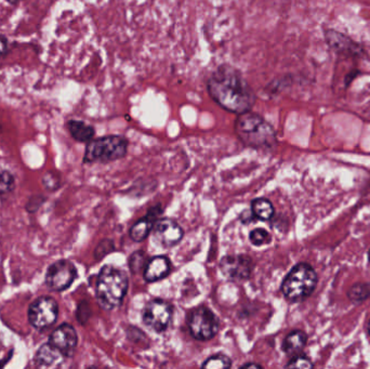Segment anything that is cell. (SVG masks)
<instances>
[{
  "label": "cell",
  "instance_id": "8d00e7d4",
  "mask_svg": "<svg viewBox=\"0 0 370 369\" xmlns=\"http://www.w3.org/2000/svg\"><path fill=\"white\" fill-rule=\"evenodd\" d=\"M0 128H1V127H0Z\"/></svg>",
  "mask_w": 370,
  "mask_h": 369
},
{
  "label": "cell",
  "instance_id": "277c9868",
  "mask_svg": "<svg viewBox=\"0 0 370 369\" xmlns=\"http://www.w3.org/2000/svg\"><path fill=\"white\" fill-rule=\"evenodd\" d=\"M318 277L308 263H298L292 269L282 284V293L292 302L304 300L313 294Z\"/></svg>",
  "mask_w": 370,
  "mask_h": 369
},
{
  "label": "cell",
  "instance_id": "8fae6325",
  "mask_svg": "<svg viewBox=\"0 0 370 369\" xmlns=\"http://www.w3.org/2000/svg\"><path fill=\"white\" fill-rule=\"evenodd\" d=\"M182 227L178 222L165 218L157 220L153 225V236L155 241L163 248H171L180 243L183 237Z\"/></svg>",
  "mask_w": 370,
  "mask_h": 369
},
{
  "label": "cell",
  "instance_id": "d6986e66",
  "mask_svg": "<svg viewBox=\"0 0 370 369\" xmlns=\"http://www.w3.org/2000/svg\"><path fill=\"white\" fill-rule=\"evenodd\" d=\"M252 211L258 220L270 221L273 218L275 209H274L273 203H270L268 199H256L252 201Z\"/></svg>",
  "mask_w": 370,
  "mask_h": 369
},
{
  "label": "cell",
  "instance_id": "83f0119b",
  "mask_svg": "<svg viewBox=\"0 0 370 369\" xmlns=\"http://www.w3.org/2000/svg\"><path fill=\"white\" fill-rule=\"evenodd\" d=\"M91 315V311L90 308H89L88 303L85 302H81L78 305V309H77V320H78V322L81 323V324H85V323L88 322L89 318H90Z\"/></svg>",
  "mask_w": 370,
  "mask_h": 369
},
{
  "label": "cell",
  "instance_id": "3957f363",
  "mask_svg": "<svg viewBox=\"0 0 370 369\" xmlns=\"http://www.w3.org/2000/svg\"><path fill=\"white\" fill-rule=\"evenodd\" d=\"M129 279L126 273L113 265H105L97 275L95 296L104 310H114L123 304Z\"/></svg>",
  "mask_w": 370,
  "mask_h": 369
},
{
  "label": "cell",
  "instance_id": "ac0fdd59",
  "mask_svg": "<svg viewBox=\"0 0 370 369\" xmlns=\"http://www.w3.org/2000/svg\"><path fill=\"white\" fill-rule=\"evenodd\" d=\"M308 336L302 330H294L289 333L282 342V351L286 354L296 355L306 348Z\"/></svg>",
  "mask_w": 370,
  "mask_h": 369
},
{
  "label": "cell",
  "instance_id": "e0dca14e",
  "mask_svg": "<svg viewBox=\"0 0 370 369\" xmlns=\"http://www.w3.org/2000/svg\"><path fill=\"white\" fill-rule=\"evenodd\" d=\"M67 130L71 133V137L76 140L77 142L88 143L95 137V129L93 126L83 121L71 119L67 123Z\"/></svg>",
  "mask_w": 370,
  "mask_h": 369
},
{
  "label": "cell",
  "instance_id": "d590c367",
  "mask_svg": "<svg viewBox=\"0 0 370 369\" xmlns=\"http://www.w3.org/2000/svg\"><path fill=\"white\" fill-rule=\"evenodd\" d=\"M368 259H369V262H370V250H369V253H368Z\"/></svg>",
  "mask_w": 370,
  "mask_h": 369
},
{
  "label": "cell",
  "instance_id": "30bf717a",
  "mask_svg": "<svg viewBox=\"0 0 370 369\" xmlns=\"http://www.w3.org/2000/svg\"><path fill=\"white\" fill-rule=\"evenodd\" d=\"M221 272L233 282H242L249 279L254 270V261L247 255H228L221 259Z\"/></svg>",
  "mask_w": 370,
  "mask_h": 369
},
{
  "label": "cell",
  "instance_id": "484cf974",
  "mask_svg": "<svg viewBox=\"0 0 370 369\" xmlns=\"http://www.w3.org/2000/svg\"><path fill=\"white\" fill-rule=\"evenodd\" d=\"M43 184L48 191H55L61 185V179L57 173L49 171L43 177Z\"/></svg>",
  "mask_w": 370,
  "mask_h": 369
},
{
  "label": "cell",
  "instance_id": "603a6c76",
  "mask_svg": "<svg viewBox=\"0 0 370 369\" xmlns=\"http://www.w3.org/2000/svg\"><path fill=\"white\" fill-rule=\"evenodd\" d=\"M249 239L252 241V244L256 247L264 246V245L270 244L272 241L270 233L264 229H256V230L252 231L249 234Z\"/></svg>",
  "mask_w": 370,
  "mask_h": 369
},
{
  "label": "cell",
  "instance_id": "ffe728a7",
  "mask_svg": "<svg viewBox=\"0 0 370 369\" xmlns=\"http://www.w3.org/2000/svg\"><path fill=\"white\" fill-rule=\"evenodd\" d=\"M348 297L354 303H362L370 297L369 283H356L349 289Z\"/></svg>",
  "mask_w": 370,
  "mask_h": 369
},
{
  "label": "cell",
  "instance_id": "7c38bea8",
  "mask_svg": "<svg viewBox=\"0 0 370 369\" xmlns=\"http://www.w3.org/2000/svg\"><path fill=\"white\" fill-rule=\"evenodd\" d=\"M51 346L60 351L64 358H71L78 344L76 329L71 324H62L49 337Z\"/></svg>",
  "mask_w": 370,
  "mask_h": 369
},
{
  "label": "cell",
  "instance_id": "7a4b0ae2",
  "mask_svg": "<svg viewBox=\"0 0 370 369\" xmlns=\"http://www.w3.org/2000/svg\"><path fill=\"white\" fill-rule=\"evenodd\" d=\"M235 133L242 145L252 149L270 151L278 145L273 126L252 111L238 115L235 121Z\"/></svg>",
  "mask_w": 370,
  "mask_h": 369
},
{
  "label": "cell",
  "instance_id": "9a60e30c",
  "mask_svg": "<svg viewBox=\"0 0 370 369\" xmlns=\"http://www.w3.org/2000/svg\"><path fill=\"white\" fill-rule=\"evenodd\" d=\"M160 213H162V210H160L159 206L155 207V208H152L149 211V215L146 217L137 221L130 229L131 239L133 241H137V243L144 241L150 235L151 230H152L153 225H154V221L156 220L157 215H160Z\"/></svg>",
  "mask_w": 370,
  "mask_h": 369
},
{
  "label": "cell",
  "instance_id": "6da1fadb",
  "mask_svg": "<svg viewBox=\"0 0 370 369\" xmlns=\"http://www.w3.org/2000/svg\"><path fill=\"white\" fill-rule=\"evenodd\" d=\"M209 95L219 107L233 114L252 111L256 95L240 69L221 65L207 81Z\"/></svg>",
  "mask_w": 370,
  "mask_h": 369
},
{
  "label": "cell",
  "instance_id": "8992f818",
  "mask_svg": "<svg viewBox=\"0 0 370 369\" xmlns=\"http://www.w3.org/2000/svg\"><path fill=\"white\" fill-rule=\"evenodd\" d=\"M188 326L193 338L198 341H208L218 334L220 321L206 305H200L191 312Z\"/></svg>",
  "mask_w": 370,
  "mask_h": 369
},
{
  "label": "cell",
  "instance_id": "d4e9b609",
  "mask_svg": "<svg viewBox=\"0 0 370 369\" xmlns=\"http://www.w3.org/2000/svg\"><path fill=\"white\" fill-rule=\"evenodd\" d=\"M114 249L113 241H109V239H104V241H101L100 244L97 245V249H95V259H97V260H101V259L104 258L107 255H109V253L114 251Z\"/></svg>",
  "mask_w": 370,
  "mask_h": 369
},
{
  "label": "cell",
  "instance_id": "5b68a950",
  "mask_svg": "<svg viewBox=\"0 0 370 369\" xmlns=\"http://www.w3.org/2000/svg\"><path fill=\"white\" fill-rule=\"evenodd\" d=\"M128 140L123 135H105L91 140L85 147L83 163H107L118 161L126 156Z\"/></svg>",
  "mask_w": 370,
  "mask_h": 369
},
{
  "label": "cell",
  "instance_id": "7402d4cb",
  "mask_svg": "<svg viewBox=\"0 0 370 369\" xmlns=\"http://www.w3.org/2000/svg\"><path fill=\"white\" fill-rule=\"evenodd\" d=\"M15 177L10 171L0 169V195L9 194L15 189Z\"/></svg>",
  "mask_w": 370,
  "mask_h": 369
},
{
  "label": "cell",
  "instance_id": "1f68e13d",
  "mask_svg": "<svg viewBox=\"0 0 370 369\" xmlns=\"http://www.w3.org/2000/svg\"><path fill=\"white\" fill-rule=\"evenodd\" d=\"M240 368H262L261 365L256 364V363H247V364L242 365Z\"/></svg>",
  "mask_w": 370,
  "mask_h": 369
},
{
  "label": "cell",
  "instance_id": "9c48e42d",
  "mask_svg": "<svg viewBox=\"0 0 370 369\" xmlns=\"http://www.w3.org/2000/svg\"><path fill=\"white\" fill-rule=\"evenodd\" d=\"M77 277V269L69 260H59L48 268L46 285L53 291L61 293L71 286Z\"/></svg>",
  "mask_w": 370,
  "mask_h": 369
},
{
  "label": "cell",
  "instance_id": "4316f807",
  "mask_svg": "<svg viewBox=\"0 0 370 369\" xmlns=\"http://www.w3.org/2000/svg\"><path fill=\"white\" fill-rule=\"evenodd\" d=\"M129 264H130V270L132 271L133 273L140 272V271L142 270L143 267L146 265L145 264L144 253L138 251V253H133L132 256H131L130 261H129Z\"/></svg>",
  "mask_w": 370,
  "mask_h": 369
},
{
  "label": "cell",
  "instance_id": "f1b7e54d",
  "mask_svg": "<svg viewBox=\"0 0 370 369\" xmlns=\"http://www.w3.org/2000/svg\"><path fill=\"white\" fill-rule=\"evenodd\" d=\"M45 201L46 199L43 195H35V196L31 197L27 205V210L29 211V213H35L36 210H39L41 208Z\"/></svg>",
  "mask_w": 370,
  "mask_h": 369
},
{
  "label": "cell",
  "instance_id": "2e32d148",
  "mask_svg": "<svg viewBox=\"0 0 370 369\" xmlns=\"http://www.w3.org/2000/svg\"><path fill=\"white\" fill-rule=\"evenodd\" d=\"M63 358L64 356L57 349L51 346L50 343L47 342L36 352L35 356H34V363L37 366L53 367L62 362Z\"/></svg>",
  "mask_w": 370,
  "mask_h": 369
},
{
  "label": "cell",
  "instance_id": "4dcf8cb0",
  "mask_svg": "<svg viewBox=\"0 0 370 369\" xmlns=\"http://www.w3.org/2000/svg\"><path fill=\"white\" fill-rule=\"evenodd\" d=\"M8 51V39L6 36L0 35V58L7 53Z\"/></svg>",
  "mask_w": 370,
  "mask_h": 369
},
{
  "label": "cell",
  "instance_id": "5bb4252c",
  "mask_svg": "<svg viewBox=\"0 0 370 369\" xmlns=\"http://www.w3.org/2000/svg\"><path fill=\"white\" fill-rule=\"evenodd\" d=\"M171 271V261L166 256H156L145 265L144 279L147 283H155L166 279Z\"/></svg>",
  "mask_w": 370,
  "mask_h": 369
},
{
  "label": "cell",
  "instance_id": "52a82bcc",
  "mask_svg": "<svg viewBox=\"0 0 370 369\" xmlns=\"http://www.w3.org/2000/svg\"><path fill=\"white\" fill-rule=\"evenodd\" d=\"M59 305L51 297L43 296L29 305V322L37 330H45L53 326L57 320Z\"/></svg>",
  "mask_w": 370,
  "mask_h": 369
},
{
  "label": "cell",
  "instance_id": "f546056e",
  "mask_svg": "<svg viewBox=\"0 0 370 369\" xmlns=\"http://www.w3.org/2000/svg\"><path fill=\"white\" fill-rule=\"evenodd\" d=\"M240 220L242 224H250L256 220L252 210H244L240 215Z\"/></svg>",
  "mask_w": 370,
  "mask_h": 369
},
{
  "label": "cell",
  "instance_id": "4fadbf2b",
  "mask_svg": "<svg viewBox=\"0 0 370 369\" xmlns=\"http://www.w3.org/2000/svg\"><path fill=\"white\" fill-rule=\"evenodd\" d=\"M325 38L329 47L340 55H347L350 57L362 55L363 48L344 34L334 29H327L325 32Z\"/></svg>",
  "mask_w": 370,
  "mask_h": 369
},
{
  "label": "cell",
  "instance_id": "d6a6232c",
  "mask_svg": "<svg viewBox=\"0 0 370 369\" xmlns=\"http://www.w3.org/2000/svg\"><path fill=\"white\" fill-rule=\"evenodd\" d=\"M6 1H7L8 4H10V5L17 6L21 3L22 0H6Z\"/></svg>",
  "mask_w": 370,
  "mask_h": 369
},
{
  "label": "cell",
  "instance_id": "e575fe53",
  "mask_svg": "<svg viewBox=\"0 0 370 369\" xmlns=\"http://www.w3.org/2000/svg\"><path fill=\"white\" fill-rule=\"evenodd\" d=\"M368 335L370 336V321L369 323H368Z\"/></svg>",
  "mask_w": 370,
  "mask_h": 369
},
{
  "label": "cell",
  "instance_id": "cb8c5ba5",
  "mask_svg": "<svg viewBox=\"0 0 370 369\" xmlns=\"http://www.w3.org/2000/svg\"><path fill=\"white\" fill-rule=\"evenodd\" d=\"M287 368H313L314 364L308 356L306 355H297L294 358L289 361L287 365Z\"/></svg>",
  "mask_w": 370,
  "mask_h": 369
},
{
  "label": "cell",
  "instance_id": "ba28073f",
  "mask_svg": "<svg viewBox=\"0 0 370 369\" xmlns=\"http://www.w3.org/2000/svg\"><path fill=\"white\" fill-rule=\"evenodd\" d=\"M174 316V307L163 299H155L145 305L142 321L147 328L164 333L170 326Z\"/></svg>",
  "mask_w": 370,
  "mask_h": 369
},
{
  "label": "cell",
  "instance_id": "836d02e7",
  "mask_svg": "<svg viewBox=\"0 0 370 369\" xmlns=\"http://www.w3.org/2000/svg\"><path fill=\"white\" fill-rule=\"evenodd\" d=\"M12 353L9 355V358H6L5 360L3 361V362H0V367L5 366L6 363L9 362L10 358H11Z\"/></svg>",
  "mask_w": 370,
  "mask_h": 369
},
{
  "label": "cell",
  "instance_id": "44dd1931",
  "mask_svg": "<svg viewBox=\"0 0 370 369\" xmlns=\"http://www.w3.org/2000/svg\"><path fill=\"white\" fill-rule=\"evenodd\" d=\"M232 366V361L224 354L212 355L203 363L202 368L228 369Z\"/></svg>",
  "mask_w": 370,
  "mask_h": 369
}]
</instances>
